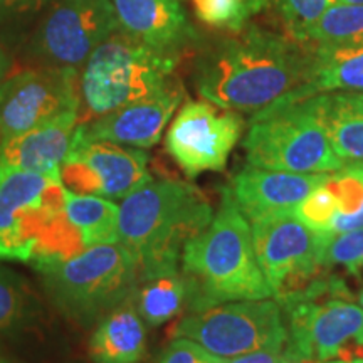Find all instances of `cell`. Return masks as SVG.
Instances as JSON below:
<instances>
[{
	"label": "cell",
	"mask_w": 363,
	"mask_h": 363,
	"mask_svg": "<svg viewBox=\"0 0 363 363\" xmlns=\"http://www.w3.org/2000/svg\"><path fill=\"white\" fill-rule=\"evenodd\" d=\"M65 211L79 230L84 247L120 242V207L110 199L66 189Z\"/></svg>",
	"instance_id": "7402d4cb"
},
{
	"label": "cell",
	"mask_w": 363,
	"mask_h": 363,
	"mask_svg": "<svg viewBox=\"0 0 363 363\" xmlns=\"http://www.w3.org/2000/svg\"><path fill=\"white\" fill-rule=\"evenodd\" d=\"M293 212L303 224L318 234H331V227H333V222L338 214L337 201L325 184H321L310 195H306L293 208Z\"/></svg>",
	"instance_id": "f546056e"
},
{
	"label": "cell",
	"mask_w": 363,
	"mask_h": 363,
	"mask_svg": "<svg viewBox=\"0 0 363 363\" xmlns=\"http://www.w3.org/2000/svg\"><path fill=\"white\" fill-rule=\"evenodd\" d=\"M325 185L333 194L338 211L331 235L363 227V162L345 163L328 175Z\"/></svg>",
	"instance_id": "d4e9b609"
},
{
	"label": "cell",
	"mask_w": 363,
	"mask_h": 363,
	"mask_svg": "<svg viewBox=\"0 0 363 363\" xmlns=\"http://www.w3.org/2000/svg\"><path fill=\"white\" fill-rule=\"evenodd\" d=\"M310 48H357L363 45V6L337 2L326 9L308 33Z\"/></svg>",
	"instance_id": "cb8c5ba5"
},
{
	"label": "cell",
	"mask_w": 363,
	"mask_h": 363,
	"mask_svg": "<svg viewBox=\"0 0 363 363\" xmlns=\"http://www.w3.org/2000/svg\"><path fill=\"white\" fill-rule=\"evenodd\" d=\"M278 305L289 345L305 363L363 358V308L342 276L323 269Z\"/></svg>",
	"instance_id": "5b68a950"
},
{
	"label": "cell",
	"mask_w": 363,
	"mask_h": 363,
	"mask_svg": "<svg viewBox=\"0 0 363 363\" xmlns=\"http://www.w3.org/2000/svg\"><path fill=\"white\" fill-rule=\"evenodd\" d=\"M118 30L136 43L167 54H179L192 39L180 0H111Z\"/></svg>",
	"instance_id": "e0dca14e"
},
{
	"label": "cell",
	"mask_w": 363,
	"mask_h": 363,
	"mask_svg": "<svg viewBox=\"0 0 363 363\" xmlns=\"http://www.w3.org/2000/svg\"><path fill=\"white\" fill-rule=\"evenodd\" d=\"M35 269L54 305L81 325L101 320L133 298L140 284L135 259L120 242L86 247L69 259Z\"/></svg>",
	"instance_id": "52a82bcc"
},
{
	"label": "cell",
	"mask_w": 363,
	"mask_h": 363,
	"mask_svg": "<svg viewBox=\"0 0 363 363\" xmlns=\"http://www.w3.org/2000/svg\"><path fill=\"white\" fill-rule=\"evenodd\" d=\"M44 0H0V13L29 12L43 6Z\"/></svg>",
	"instance_id": "d6a6232c"
},
{
	"label": "cell",
	"mask_w": 363,
	"mask_h": 363,
	"mask_svg": "<svg viewBox=\"0 0 363 363\" xmlns=\"http://www.w3.org/2000/svg\"><path fill=\"white\" fill-rule=\"evenodd\" d=\"M249 4H251V6L254 7V11H256V12H261L262 9L266 7L267 0H249Z\"/></svg>",
	"instance_id": "e575fe53"
},
{
	"label": "cell",
	"mask_w": 363,
	"mask_h": 363,
	"mask_svg": "<svg viewBox=\"0 0 363 363\" xmlns=\"http://www.w3.org/2000/svg\"><path fill=\"white\" fill-rule=\"evenodd\" d=\"M358 305H360L362 308H363V289H362V293H360V296H358Z\"/></svg>",
	"instance_id": "74e56055"
},
{
	"label": "cell",
	"mask_w": 363,
	"mask_h": 363,
	"mask_svg": "<svg viewBox=\"0 0 363 363\" xmlns=\"http://www.w3.org/2000/svg\"><path fill=\"white\" fill-rule=\"evenodd\" d=\"M79 126L78 110L0 142V169L51 172L61 169Z\"/></svg>",
	"instance_id": "ac0fdd59"
},
{
	"label": "cell",
	"mask_w": 363,
	"mask_h": 363,
	"mask_svg": "<svg viewBox=\"0 0 363 363\" xmlns=\"http://www.w3.org/2000/svg\"><path fill=\"white\" fill-rule=\"evenodd\" d=\"M303 101L323 128L333 152L347 162H363V93L330 91Z\"/></svg>",
	"instance_id": "d6986e66"
},
{
	"label": "cell",
	"mask_w": 363,
	"mask_h": 363,
	"mask_svg": "<svg viewBox=\"0 0 363 363\" xmlns=\"http://www.w3.org/2000/svg\"><path fill=\"white\" fill-rule=\"evenodd\" d=\"M184 99L179 81L172 79L152 96L79 123L76 133L86 140H103L123 147L150 148L160 142L163 130Z\"/></svg>",
	"instance_id": "9a60e30c"
},
{
	"label": "cell",
	"mask_w": 363,
	"mask_h": 363,
	"mask_svg": "<svg viewBox=\"0 0 363 363\" xmlns=\"http://www.w3.org/2000/svg\"><path fill=\"white\" fill-rule=\"evenodd\" d=\"M194 4L199 19L212 27L229 29L240 33L246 22L251 19L254 7L249 0H190Z\"/></svg>",
	"instance_id": "83f0119b"
},
{
	"label": "cell",
	"mask_w": 363,
	"mask_h": 363,
	"mask_svg": "<svg viewBox=\"0 0 363 363\" xmlns=\"http://www.w3.org/2000/svg\"><path fill=\"white\" fill-rule=\"evenodd\" d=\"M246 163L291 174H333L345 162L303 99H279L254 113L242 142Z\"/></svg>",
	"instance_id": "ba28073f"
},
{
	"label": "cell",
	"mask_w": 363,
	"mask_h": 363,
	"mask_svg": "<svg viewBox=\"0 0 363 363\" xmlns=\"http://www.w3.org/2000/svg\"><path fill=\"white\" fill-rule=\"evenodd\" d=\"M244 120L238 111L201 99L182 104L165 136V148L185 177L222 172L239 143Z\"/></svg>",
	"instance_id": "8fae6325"
},
{
	"label": "cell",
	"mask_w": 363,
	"mask_h": 363,
	"mask_svg": "<svg viewBox=\"0 0 363 363\" xmlns=\"http://www.w3.org/2000/svg\"><path fill=\"white\" fill-rule=\"evenodd\" d=\"M310 49L311 62L305 84L284 99L296 101L330 91L363 93V45Z\"/></svg>",
	"instance_id": "44dd1931"
},
{
	"label": "cell",
	"mask_w": 363,
	"mask_h": 363,
	"mask_svg": "<svg viewBox=\"0 0 363 363\" xmlns=\"http://www.w3.org/2000/svg\"><path fill=\"white\" fill-rule=\"evenodd\" d=\"M157 363H220V358L192 340L172 338Z\"/></svg>",
	"instance_id": "4dcf8cb0"
},
{
	"label": "cell",
	"mask_w": 363,
	"mask_h": 363,
	"mask_svg": "<svg viewBox=\"0 0 363 363\" xmlns=\"http://www.w3.org/2000/svg\"><path fill=\"white\" fill-rule=\"evenodd\" d=\"M135 305L150 326H160L189 308V284L182 272L145 279L135 291Z\"/></svg>",
	"instance_id": "603a6c76"
},
{
	"label": "cell",
	"mask_w": 363,
	"mask_h": 363,
	"mask_svg": "<svg viewBox=\"0 0 363 363\" xmlns=\"http://www.w3.org/2000/svg\"><path fill=\"white\" fill-rule=\"evenodd\" d=\"M116 30L111 0H61L44 19L35 44L52 66L79 69Z\"/></svg>",
	"instance_id": "5bb4252c"
},
{
	"label": "cell",
	"mask_w": 363,
	"mask_h": 363,
	"mask_svg": "<svg viewBox=\"0 0 363 363\" xmlns=\"http://www.w3.org/2000/svg\"><path fill=\"white\" fill-rule=\"evenodd\" d=\"M147 355V330L130 298L98 321L89 340L94 363H140Z\"/></svg>",
	"instance_id": "ffe728a7"
},
{
	"label": "cell",
	"mask_w": 363,
	"mask_h": 363,
	"mask_svg": "<svg viewBox=\"0 0 363 363\" xmlns=\"http://www.w3.org/2000/svg\"><path fill=\"white\" fill-rule=\"evenodd\" d=\"M330 174H291L246 165L230 180L229 190L239 211L251 222L276 212L293 211Z\"/></svg>",
	"instance_id": "2e32d148"
},
{
	"label": "cell",
	"mask_w": 363,
	"mask_h": 363,
	"mask_svg": "<svg viewBox=\"0 0 363 363\" xmlns=\"http://www.w3.org/2000/svg\"><path fill=\"white\" fill-rule=\"evenodd\" d=\"M323 363H363V358H353V360H337V362H323Z\"/></svg>",
	"instance_id": "d590c367"
},
{
	"label": "cell",
	"mask_w": 363,
	"mask_h": 363,
	"mask_svg": "<svg viewBox=\"0 0 363 363\" xmlns=\"http://www.w3.org/2000/svg\"><path fill=\"white\" fill-rule=\"evenodd\" d=\"M214 208L184 180L150 182L120 206V244L131 254L140 283L179 272L190 239L211 224Z\"/></svg>",
	"instance_id": "7a4b0ae2"
},
{
	"label": "cell",
	"mask_w": 363,
	"mask_h": 363,
	"mask_svg": "<svg viewBox=\"0 0 363 363\" xmlns=\"http://www.w3.org/2000/svg\"><path fill=\"white\" fill-rule=\"evenodd\" d=\"M320 264L325 269L342 267L352 278L363 281V227L342 234H321Z\"/></svg>",
	"instance_id": "484cf974"
},
{
	"label": "cell",
	"mask_w": 363,
	"mask_h": 363,
	"mask_svg": "<svg viewBox=\"0 0 363 363\" xmlns=\"http://www.w3.org/2000/svg\"><path fill=\"white\" fill-rule=\"evenodd\" d=\"M175 54L136 43L116 30L81 67L79 123L152 96L170 83Z\"/></svg>",
	"instance_id": "8992f818"
},
{
	"label": "cell",
	"mask_w": 363,
	"mask_h": 363,
	"mask_svg": "<svg viewBox=\"0 0 363 363\" xmlns=\"http://www.w3.org/2000/svg\"><path fill=\"white\" fill-rule=\"evenodd\" d=\"M310 62L306 44L252 27L201 59L195 88L217 106L254 115L301 88Z\"/></svg>",
	"instance_id": "6da1fadb"
},
{
	"label": "cell",
	"mask_w": 363,
	"mask_h": 363,
	"mask_svg": "<svg viewBox=\"0 0 363 363\" xmlns=\"http://www.w3.org/2000/svg\"><path fill=\"white\" fill-rule=\"evenodd\" d=\"M79 110V71L48 67L17 72L0 84V142Z\"/></svg>",
	"instance_id": "4fadbf2b"
},
{
	"label": "cell",
	"mask_w": 363,
	"mask_h": 363,
	"mask_svg": "<svg viewBox=\"0 0 363 363\" xmlns=\"http://www.w3.org/2000/svg\"><path fill=\"white\" fill-rule=\"evenodd\" d=\"M249 224L257 264L276 301L301 291L325 269L320 264L321 234L313 233L293 211L259 217Z\"/></svg>",
	"instance_id": "30bf717a"
},
{
	"label": "cell",
	"mask_w": 363,
	"mask_h": 363,
	"mask_svg": "<svg viewBox=\"0 0 363 363\" xmlns=\"http://www.w3.org/2000/svg\"><path fill=\"white\" fill-rule=\"evenodd\" d=\"M61 180L74 194L116 201L150 184L152 175L142 148L86 140L76 133L61 165Z\"/></svg>",
	"instance_id": "7c38bea8"
},
{
	"label": "cell",
	"mask_w": 363,
	"mask_h": 363,
	"mask_svg": "<svg viewBox=\"0 0 363 363\" xmlns=\"http://www.w3.org/2000/svg\"><path fill=\"white\" fill-rule=\"evenodd\" d=\"M0 363H12V362L9 360V358L4 357V355H0Z\"/></svg>",
	"instance_id": "f35d334b"
},
{
	"label": "cell",
	"mask_w": 363,
	"mask_h": 363,
	"mask_svg": "<svg viewBox=\"0 0 363 363\" xmlns=\"http://www.w3.org/2000/svg\"><path fill=\"white\" fill-rule=\"evenodd\" d=\"M65 190L61 169H0V259L38 267L84 251L79 230L66 216Z\"/></svg>",
	"instance_id": "277c9868"
},
{
	"label": "cell",
	"mask_w": 363,
	"mask_h": 363,
	"mask_svg": "<svg viewBox=\"0 0 363 363\" xmlns=\"http://www.w3.org/2000/svg\"><path fill=\"white\" fill-rule=\"evenodd\" d=\"M26 281L0 266V335L21 328L33 315V301Z\"/></svg>",
	"instance_id": "4316f807"
},
{
	"label": "cell",
	"mask_w": 363,
	"mask_h": 363,
	"mask_svg": "<svg viewBox=\"0 0 363 363\" xmlns=\"http://www.w3.org/2000/svg\"><path fill=\"white\" fill-rule=\"evenodd\" d=\"M7 69H9V59L6 56V52L0 49V79L4 78V74H6Z\"/></svg>",
	"instance_id": "836d02e7"
},
{
	"label": "cell",
	"mask_w": 363,
	"mask_h": 363,
	"mask_svg": "<svg viewBox=\"0 0 363 363\" xmlns=\"http://www.w3.org/2000/svg\"><path fill=\"white\" fill-rule=\"evenodd\" d=\"M220 363H305L299 358L296 352L293 350L291 345L279 348H264V350H257L246 353V355H239L233 358H220Z\"/></svg>",
	"instance_id": "1f68e13d"
},
{
	"label": "cell",
	"mask_w": 363,
	"mask_h": 363,
	"mask_svg": "<svg viewBox=\"0 0 363 363\" xmlns=\"http://www.w3.org/2000/svg\"><path fill=\"white\" fill-rule=\"evenodd\" d=\"M180 272L189 284V310L242 299L272 298L257 264L251 224L239 211L229 187L211 224L185 244Z\"/></svg>",
	"instance_id": "3957f363"
},
{
	"label": "cell",
	"mask_w": 363,
	"mask_h": 363,
	"mask_svg": "<svg viewBox=\"0 0 363 363\" xmlns=\"http://www.w3.org/2000/svg\"><path fill=\"white\" fill-rule=\"evenodd\" d=\"M279 17L283 19L289 35L298 43L305 44V39L313 24L323 16L326 9L338 0H271Z\"/></svg>",
	"instance_id": "f1b7e54d"
},
{
	"label": "cell",
	"mask_w": 363,
	"mask_h": 363,
	"mask_svg": "<svg viewBox=\"0 0 363 363\" xmlns=\"http://www.w3.org/2000/svg\"><path fill=\"white\" fill-rule=\"evenodd\" d=\"M343 4H355V6H363V0H338Z\"/></svg>",
	"instance_id": "8d00e7d4"
},
{
	"label": "cell",
	"mask_w": 363,
	"mask_h": 363,
	"mask_svg": "<svg viewBox=\"0 0 363 363\" xmlns=\"http://www.w3.org/2000/svg\"><path fill=\"white\" fill-rule=\"evenodd\" d=\"M189 338L219 358L279 348L289 343L283 310L276 299H242L190 311L170 331Z\"/></svg>",
	"instance_id": "9c48e42d"
}]
</instances>
